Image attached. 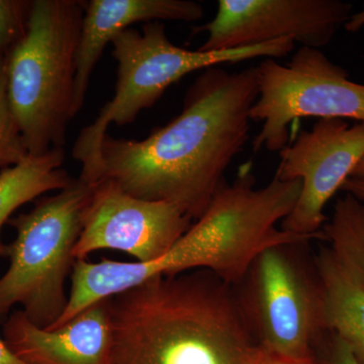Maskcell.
Masks as SVG:
<instances>
[{
    "label": "cell",
    "instance_id": "1",
    "mask_svg": "<svg viewBox=\"0 0 364 364\" xmlns=\"http://www.w3.org/2000/svg\"><path fill=\"white\" fill-rule=\"evenodd\" d=\"M257 97L256 67L205 69L186 91L181 114L147 138L105 136L97 182H114L142 200L173 203L198 220L249 140Z\"/></svg>",
    "mask_w": 364,
    "mask_h": 364
},
{
    "label": "cell",
    "instance_id": "2",
    "mask_svg": "<svg viewBox=\"0 0 364 364\" xmlns=\"http://www.w3.org/2000/svg\"><path fill=\"white\" fill-rule=\"evenodd\" d=\"M233 287L208 270L156 275L109 298V364H255Z\"/></svg>",
    "mask_w": 364,
    "mask_h": 364
},
{
    "label": "cell",
    "instance_id": "3",
    "mask_svg": "<svg viewBox=\"0 0 364 364\" xmlns=\"http://www.w3.org/2000/svg\"><path fill=\"white\" fill-rule=\"evenodd\" d=\"M85 4L33 0L25 36L7 54V97L33 156L63 148L76 116V54Z\"/></svg>",
    "mask_w": 364,
    "mask_h": 364
},
{
    "label": "cell",
    "instance_id": "4",
    "mask_svg": "<svg viewBox=\"0 0 364 364\" xmlns=\"http://www.w3.org/2000/svg\"><path fill=\"white\" fill-rule=\"evenodd\" d=\"M291 38L219 52L191 51L167 38L161 21H150L142 30L129 28L112 41V57L117 62L116 93L105 105L95 121L80 132L73 157L81 163L80 178L97 181L100 151L109 124L133 123L144 109H150L167 88L184 76L221 64L255 58H282L294 51Z\"/></svg>",
    "mask_w": 364,
    "mask_h": 364
},
{
    "label": "cell",
    "instance_id": "5",
    "mask_svg": "<svg viewBox=\"0 0 364 364\" xmlns=\"http://www.w3.org/2000/svg\"><path fill=\"white\" fill-rule=\"evenodd\" d=\"M95 183L73 179L56 195L40 198L28 213L11 218V265L0 277V320L14 306L38 327L49 328L68 301L65 282Z\"/></svg>",
    "mask_w": 364,
    "mask_h": 364
},
{
    "label": "cell",
    "instance_id": "6",
    "mask_svg": "<svg viewBox=\"0 0 364 364\" xmlns=\"http://www.w3.org/2000/svg\"><path fill=\"white\" fill-rule=\"evenodd\" d=\"M309 242L272 246L253 261L237 296L249 329L263 351L289 360H309L326 332L323 296Z\"/></svg>",
    "mask_w": 364,
    "mask_h": 364
},
{
    "label": "cell",
    "instance_id": "7",
    "mask_svg": "<svg viewBox=\"0 0 364 364\" xmlns=\"http://www.w3.org/2000/svg\"><path fill=\"white\" fill-rule=\"evenodd\" d=\"M257 71L258 97L251 121L262 128L253 151L279 152L289 144V124L305 117L352 119L364 123V85L354 82L315 48L301 47L287 64L265 58Z\"/></svg>",
    "mask_w": 364,
    "mask_h": 364
},
{
    "label": "cell",
    "instance_id": "8",
    "mask_svg": "<svg viewBox=\"0 0 364 364\" xmlns=\"http://www.w3.org/2000/svg\"><path fill=\"white\" fill-rule=\"evenodd\" d=\"M279 157L274 176L301 183L298 202L280 228L323 239L326 205L364 157V123L349 126L342 119H320L312 130L299 132L294 142L279 151Z\"/></svg>",
    "mask_w": 364,
    "mask_h": 364
},
{
    "label": "cell",
    "instance_id": "9",
    "mask_svg": "<svg viewBox=\"0 0 364 364\" xmlns=\"http://www.w3.org/2000/svg\"><path fill=\"white\" fill-rule=\"evenodd\" d=\"M353 14L341 0H220L214 20L196 26L208 33L198 51L219 52L291 38L301 47L329 45Z\"/></svg>",
    "mask_w": 364,
    "mask_h": 364
},
{
    "label": "cell",
    "instance_id": "10",
    "mask_svg": "<svg viewBox=\"0 0 364 364\" xmlns=\"http://www.w3.org/2000/svg\"><path fill=\"white\" fill-rule=\"evenodd\" d=\"M191 221L173 203L142 200L114 182L100 181L86 210L74 259L85 260L95 251L117 250L130 254L136 262H151L168 252Z\"/></svg>",
    "mask_w": 364,
    "mask_h": 364
},
{
    "label": "cell",
    "instance_id": "11",
    "mask_svg": "<svg viewBox=\"0 0 364 364\" xmlns=\"http://www.w3.org/2000/svg\"><path fill=\"white\" fill-rule=\"evenodd\" d=\"M4 337L11 350L28 364H109V299L88 306L56 329L38 327L23 311H16L4 323Z\"/></svg>",
    "mask_w": 364,
    "mask_h": 364
},
{
    "label": "cell",
    "instance_id": "12",
    "mask_svg": "<svg viewBox=\"0 0 364 364\" xmlns=\"http://www.w3.org/2000/svg\"><path fill=\"white\" fill-rule=\"evenodd\" d=\"M205 16L203 6L191 0H90L86 1L76 54L74 112L82 109L91 74L107 44L136 23L193 21Z\"/></svg>",
    "mask_w": 364,
    "mask_h": 364
},
{
    "label": "cell",
    "instance_id": "13",
    "mask_svg": "<svg viewBox=\"0 0 364 364\" xmlns=\"http://www.w3.org/2000/svg\"><path fill=\"white\" fill-rule=\"evenodd\" d=\"M323 296L326 331L334 333L364 364V286L325 246L314 257Z\"/></svg>",
    "mask_w": 364,
    "mask_h": 364
},
{
    "label": "cell",
    "instance_id": "14",
    "mask_svg": "<svg viewBox=\"0 0 364 364\" xmlns=\"http://www.w3.org/2000/svg\"><path fill=\"white\" fill-rule=\"evenodd\" d=\"M63 148H54L38 156L30 155L16 166L0 170V233L1 228L21 205L50 191H61L73 179L62 168ZM9 247L0 237V258L9 257Z\"/></svg>",
    "mask_w": 364,
    "mask_h": 364
},
{
    "label": "cell",
    "instance_id": "15",
    "mask_svg": "<svg viewBox=\"0 0 364 364\" xmlns=\"http://www.w3.org/2000/svg\"><path fill=\"white\" fill-rule=\"evenodd\" d=\"M322 234L328 247L364 286V203L345 193Z\"/></svg>",
    "mask_w": 364,
    "mask_h": 364
},
{
    "label": "cell",
    "instance_id": "16",
    "mask_svg": "<svg viewBox=\"0 0 364 364\" xmlns=\"http://www.w3.org/2000/svg\"><path fill=\"white\" fill-rule=\"evenodd\" d=\"M6 55L0 53V169L16 166L30 156L7 97Z\"/></svg>",
    "mask_w": 364,
    "mask_h": 364
},
{
    "label": "cell",
    "instance_id": "17",
    "mask_svg": "<svg viewBox=\"0 0 364 364\" xmlns=\"http://www.w3.org/2000/svg\"><path fill=\"white\" fill-rule=\"evenodd\" d=\"M32 1L0 0V53L9 54L26 32Z\"/></svg>",
    "mask_w": 364,
    "mask_h": 364
},
{
    "label": "cell",
    "instance_id": "18",
    "mask_svg": "<svg viewBox=\"0 0 364 364\" xmlns=\"http://www.w3.org/2000/svg\"><path fill=\"white\" fill-rule=\"evenodd\" d=\"M321 364H358L350 349L334 333L326 331L316 348Z\"/></svg>",
    "mask_w": 364,
    "mask_h": 364
},
{
    "label": "cell",
    "instance_id": "19",
    "mask_svg": "<svg viewBox=\"0 0 364 364\" xmlns=\"http://www.w3.org/2000/svg\"><path fill=\"white\" fill-rule=\"evenodd\" d=\"M255 364H321L317 356L309 360H289V359L279 358L273 356L260 348V353L258 355Z\"/></svg>",
    "mask_w": 364,
    "mask_h": 364
},
{
    "label": "cell",
    "instance_id": "20",
    "mask_svg": "<svg viewBox=\"0 0 364 364\" xmlns=\"http://www.w3.org/2000/svg\"><path fill=\"white\" fill-rule=\"evenodd\" d=\"M341 191H345V193H349V195L353 196L354 198L364 203V178H353V177H349V178L344 182Z\"/></svg>",
    "mask_w": 364,
    "mask_h": 364
},
{
    "label": "cell",
    "instance_id": "21",
    "mask_svg": "<svg viewBox=\"0 0 364 364\" xmlns=\"http://www.w3.org/2000/svg\"><path fill=\"white\" fill-rule=\"evenodd\" d=\"M0 364H28L11 350L6 341L0 338Z\"/></svg>",
    "mask_w": 364,
    "mask_h": 364
},
{
    "label": "cell",
    "instance_id": "22",
    "mask_svg": "<svg viewBox=\"0 0 364 364\" xmlns=\"http://www.w3.org/2000/svg\"><path fill=\"white\" fill-rule=\"evenodd\" d=\"M355 21L359 26H364V4L363 9L355 14ZM351 177H353V178H364V157L361 159V161L358 163L355 169H354Z\"/></svg>",
    "mask_w": 364,
    "mask_h": 364
}]
</instances>
